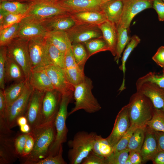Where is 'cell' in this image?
<instances>
[{
	"label": "cell",
	"instance_id": "obj_1",
	"mask_svg": "<svg viewBox=\"0 0 164 164\" xmlns=\"http://www.w3.org/2000/svg\"><path fill=\"white\" fill-rule=\"evenodd\" d=\"M55 121L39 125L29 132L34 139L33 149L24 164H36L48 156L56 137Z\"/></svg>",
	"mask_w": 164,
	"mask_h": 164
},
{
	"label": "cell",
	"instance_id": "obj_2",
	"mask_svg": "<svg viewBox=\"0 0 164 164\" xmlns=\"http://www.w3.org/2000/svg\"><path fill=\"white\" fill-rule=\"evenodd\" d=\"M130 126L145 127L152 118L154 108L149 98L136 91L131 97L128 104Z\"/></svg>",
	"mask_w": 164,
	"mask_h": 164
},
{
	"label": "cell",
	"instance_id": "obj_3",
	"mask_svg": "<svg viewBox=\"0 0 164 164\" xmlns=\"http://www.w3.org/2000/svg\"><path fill=\"white\" fill-rule=\"evenodd\" d=\"M93 87L92 80L86 76L83 82L74 86L73 97L75 100V106L69 115L81 109L90 113L101 109L100 104L92 93Z\"/></svg>",
	"mask_w": 164,
	"mask_h": 164
},
{
	"label": "cell",
	"instance_id": "obj_4",
	"mask_svg": "<svg viewBox=\"0 0 164 164\" xmlns=\"http://www.w3.org/2000/svg\"><path fill=\"white\" fill-rule=\"evenodd\" d=\"M97 135L93 132L80 131L75 135L73 139L69 141L68 145L70 149L68 155L70 164L82 163L92 151Z\"/></svg>",
	"mask_w": 164,
	"mask_h": 164
},
{
	"label": "cell",
	"instance_id": "obj_5",
	"mask_svg": "<svg viewBox=\"0 0 164 164\" xmlns=\"http://www.w3.org/2000/svg\"><path fill=\"white\" fill-rule=\"evenodd\" d=\"M73 96V91H72L62 94L59 109L55 121L56 137L50 149L49 156L56 155L63 144L67 141L68 132L66 123L68 114L67 109Z\"/></svg>",
	"mask_w": 164,
	"mask_h": 164
},
{
	"label": "cell",
	"instance_id": "obj_6",
	"mask_svg": "<svg viewBox=\"0 0 164 164\" xmlns=\"http://www.w3.org/2000/svg\"><path fill=\"white\" fill-rule=\"evenodd\" d=\"M70 14L58 1L36 0L30 4L25 14L40 21L53 17Z\"/></svg>",
	"mask_w": 164,
	"mask_h": 164
},
{
	"label": "cell",
	"instance_id": "obj_7",
	"mask_svg": "<svg viewBox=\"0 0 164 164\" xmlns=\"http://www.w3.org/2000/svg\"><path fill=\"white\" fill-rule=\"evenodd\" d=\"M29 40L15 38L7 46V56L21 67L28 82L29 81L32 73L29 50Z\"/></svg>",
	"mask_w": 164,
	"mask_h": 164
},
{
	"label": "cell",
	"instance_id": "obj_8",
	"mask_svg": "<svg viewBox=\"0 0 164 164\" xmlns=\"http://www.w3.org/2000/svg\"><path fill=\"white\" fill-rule=\"evenodd\" d=\"M28 46L32 71L52 64L45 37L30 39Z\"/></svg>",
	"mask_w": 164,
	"mask_h": 164
},
{
	"label": "cell",
	"instance_id": "obj_9",
	"mask_svg": "<svg viewBox=\"0 0 164 164\" xmlns=\"http://www.w3.org/2000/svg\"><path fill=\"white\" fill-rule=\"evenodd\" d=\"M33 88L28 82L21 96L9 106L6 107L7 122L9 128H12L17 125V118L25 116Z\"/></svg>",
	"mask_w": 164,
	"mask_h": 164
},
{
	"label": "cell",
	"instance_id": "obj_10",
	"mask_svg": "<svg viewBox=\"0 0 164 164\" xmlns=\"http://www.w3.org/2000/svg\"><path fill=\"white\" fill-rule=\"evenodd\" d=\"M62 96V94L55 89L44 93L42 101L39 126L55 121Z\"/></svg>",
	"mask_w": 164,
	"mask_h": 164
},
{
	"label": "cell",
	"instance_id": "obj_11",
	"mask_svg": "<svg viewBox=\"0 0 164 164\" xmlns=\"http://www.w3.org/2000/svg\"><path fill=\"white\" fill-rule=\"evenodd\" d=\"M123 10L120 21L116 26L129 29L135 16L144 10L152 8L153 0H122Z\"/></svg>",
	"mask_w": 164,
	"mask_h": 164
},
{
	"label": "cell",
	"instance_id": "obj_12",
	"mask_svg": "<svg viewBox=\"0 0 164 164\" xmlns=\"http://www.w3.org/2000/svg\"><path fill=\"white\" fill-rule=\"evenodd\" d=\"M47 31L40 22L30 16H26L19 22L15 38L29 40L45 37Z\"/></svg>",
	"mask_w": 164,
	"mask_h": 164
},
{
	"label": "cell",
	"instance_id": "obj_13",
	"mask_svg": "<svg viewBox=\"0 0 164 164\" xmlns=\"http://www.w3.org/2000/svg\"><path fill=\"white\" fill-rule=\"evenodd\" d=\"M66 32L71 44L83 43L93 39L102 37V32L97 25L75 24Z\"/></svg>",
	"mask_w": 164,
	"mask_h": 164
},
{
	"label": "cell",
	"instance_id": "obj_14",
	"mask_svg": "<svg viewBox=\"0 0 164 164\" xmlns=\"http://www.w3.org/2000/svg\"><path fill=\"white\" fill-rule=\"evenodd\" d=\"M130 126L128 104L123 107L116 116L112 131L106 138L114 147Z\"/></svg>",
	"mask_w": 164,
	"mask_h": 164
},
{
	"label": "cell",
	"instance_id": "obj_15",
	"mask_svg": "<svg viewBox=\"0 0 164 164\" xmlns=\"http://www.w3.org/2000/svg\"><path fill=\"white\" fill-rule=\"evenodd\" d=\"M111 0H62L58 1L70 14L85 11L101 12L103 5Z\"/></svg>",
	"mask_w": 164,
	"mask_h": 164
},
{
	"label": "cell",
	"instance_id": "obj_16",
	"mask_svg": "<svg viewBox=\"0 0 164 164\" xmlns=\"http://www.w3.org/2000/svg\"><path fill=\"white\" fill-rule=\"evenodd\" d=\"M44 93L33 89L32 93L25 115L31 130L39 125L42 101Z\"/></svg>",
	"mask_w": 164,
	"mask_h": 164
},
{
	"label": "cell",
	"instance_id": "obj_17",
	"mask_svg": "<svg viewBox=\"0 0 164 164\" xmlns=\"http://www.w3.org/2000/svg\"><path fill=\"white\" fill-rule=\"evenodd\" d=\"M63 70L68 83L74 87L75 86L82 82L85 79V76L84 70L80 68L76 63L71 47L66 52Z\"/></svg>",
	"mask_w": 164,
	"mask_h": 164
},
{
	"label": "cell",
	"instance_id": "obj_18",
	"mask_svg": "<svg viewBox=\"0 0 164 164\" xmlns=\"http://www.w3.org/2000/svg\"><path fill=\"white\" fill-rule=\"evenodd\" d=\"M136 86L137 91L149 98L155 109L164 112V88L149 82Z\"/></svg>",
	"mask_w": 164,
	"mask_h": 164
},
{
	"label": "cell",
	"instance_id": "obj_19",
	"mask_svg": "<svg viewBox=\"0 0 164 164\" xmlns=\"http://www.w3.org/2000/svg\"><path fill=\"white\" fill-rule=\"evenodd\" d=\"M55 89L62 94L73 91L74 87L67 82L63 68L53 64L44 67Z\"/></svg>",
	"mask_w": 164,
	"mask_h": 164
},
{
	"label": "cell",
	"instance_id": "obj_20",
	"mask_svg": "<svg viewBox=\"0 0 164 164\" xmlns=\"http://www.w3.org/2000/svg\"><path fill=\"white\" fill-rule=\"evenodd\" d=\"M14 132L0 134V164L13 163L18 157L15 150Z\"/></svg>",
	"mask_w": 164,
	"mask_h": 164
},
{
	"label": "cell",
	"instance_id": "obj_21",
	"mask_svg": "<svg viewBox=\"0 0 164 164\" xmlns=\"http://www.w3.org/2000/svg\"><path fill=\"white\" fill-rule=\"evenodd\" d=\"M158 152L155 131L146 126L145 139L140 152L142 163L152 161Z\"/></svg>",
	"mask_w": 164,
	"mask_h": 164
},
{
	"label": "cell",
	"instance_id": "obj_22",
	"mask_svg": "<svg viewBox=\"0 0 164 164\" xmlns=\"http://www.w3.org/2000/svg\"><path fill=\"white\" fill-rule=\"evenodd\" d=\"M40 22L47 32L66 31L76 24L70 14L57 16Z\"/></svg>",
	"mask_w": 164,
	"mask_h": 164
},
{
	"label": "cell",
	"instance_id": "obj_23",
	"mask_svg": "<svg viewBox=\"0 0 164 164\" xmlns=\"http://www.w3.org/2000/svg\"><path fill=\"white\" fill-rule=\"evenodd\" d=\"M76 24L98 26L107 20L102 12L85 11L70 14Z\"/></svg>",
	"mask_w": 164,
	"mask_h": 164
},
{
	"label": "cell",
	"instance_id": "obj_24",
	"mask_svg": "<svg viewBox=\"0 0 164 164\" xmlns=\"http://www.w3.org/2000/svg\"><path fill=\"white\" fill-rule=\"evenodd\" d=\"M29 82L34 89L42 92L55 89L44 67L32 71Z\"/></svg>",
	"mask_w": 164,
	"mask_h": 164
},
{
	"label": "cell",
	"instance_id": "obj_25",
	"mask_svg": "<svg viewBox=\"0 0 164 164\" xmlns=\"http://www.w3.org/2000/svg\"><path fill=\"white\" fill-rule=\"evenodd\" d=\"M100 29L102 38L107 43L109 51L115 56L117 39L116 25L107 20L98 26Z\"/></svg>",
	"mask_w": 164,
	"mask_h": 164
},
{
	"label": "cell",
	"instance_id": "obj_26",
	"mask_svg": "<svg viewBox=\"0 0 164 164\" xmlns=\"http://www.w3.org/2000/svg\"><path fill=\"white\" fill-rule=\"evenodd\" d=\"M123 7L122 0H111L103 5L101 12L107 20L115 23L116 25L120 19Z\"/></svg>",
	"mask_w": 164,
	"mask_h": 164
},
{
	"label": "cell",
	"instance_id": "obj_27",
	"mask_svg": "<svg viewBox=\"0 0 164 164\" xmlns=\"http://www.w3.org/2000/svg\"><path fill=\"white\" fill-rule=\"evenodd\" d=\"M45 38L47 41L64 53L72 45L66 31H47Z\"/></svg>",
	"mask_w": 164,
	"mask_h": 164
},
{
	"label": "cell",
	"instance_id": "obj_28",
	"mask_svg": "<svg viewBox=\"0 0 164 164\" xmlns=\"http://www.w3.org/2000/svg\"><path fill=\"white\" fill-rule=\"evenodd\" d=\"M24 80H26L25 76L21 67L13 59L7 56L5 67V83L17 82Z\"/></svg>",
	"mask_w": 164,
	"mask_h": 164
},
{
	"label": "cell",
	"instance_id": "obj_29",
	"mask_svg": "<svg viewBox=\"0 0 164 164\" xmlns=\"http://www.w3.org/2000/svg\"><path fill=\"white\" fill-rule=\"evenodd\" d=\"M31 3L18 0H5L0 2V9L8 13L25 14Z\"/></svg>",
	"mask_w": 164,
	"mask_h": 164
},
{
	"label": "cell",
	"instance_id": "obj_30",
	"mask_svg": "<svg viewBox=\"0 0 164 164\" xmlns=\"http://www.w3.org/2000/svg\"><path fill=\"white\" fill-rule=\"evenodd\" d=\"M28 82L26 80L15 82L4 90L6 107L10 105L21 96Z\"/></svg>",
	"mask_w": 164,
	"mask_h": 164
},
{
	"label": "cell",
	"instance_id": "obj_31",
	"mask_svg": "<svg viewBox=\"0 0 164 164\" xmlns=\"http://www.w3.org/2000/svg\"><path fill=\"white\" fill-rule=\"evenodd\" d=\"M141 39L138 36L136 35L133 36L131 37L130 41L127 45L126 48L124 51L121 58V64L119 66L120 70L123 72V79L121 85L118 91L121 92L125 88V75L126 70L125 64L129 55L134 49L140 42Z\"/></svg>",
	"mask_w": 164,
	"mask_h": 164
},
{
	"label": "cell",
	"instance_id": "obj_32",
	"mask_svg": "<svg viewBox=\"0 0 164 164\" xmlns=\"http://www.w3.org/2000/svg\"><path fill=\"white\" fill-rule=\"evenodd\" d=\"M117 39L116 54L114 60L118 64L119 60L125 48L130 40L131 37L129 34V29L116 26Z\"/></svg>",
	"mask_w": 164,
	"mask_h": 164
},
{
	"label": "cell",
	"instance_id": "obj_33",
	"mask_svg": "<svg viewBox=\"0 0 164 164\" xmlns=\"http://www.w3.org/2000/svg\"><path fill=\"white\" fill-rule=\"evenodd\" d=\"M145 127L137 128L133 132L127 147L129 152L135 151L140 153L145 139Z\"/></svg>",
	"mask_w": 164,
	"mask_h": 164
},
{
	"label": "cell",
	"instance_id": "obj_34",
	"mask_svg": "<svg viewBox=\"0 0 164 164\" xmlns=\"http://www.w3.org/2000/svg\"><path fill=\"white\" fill-rule=\"evenodd\" d=\"M92 151L95 153L106 158L113 152V147L109 143L107 138L97 135Z\"/></svg>",
	"mask_w": 164,
	"mask_h": 164
},
{
	"label": "cell",
	"instance_id": "obj_35",
	"mask_svg": "<svg viewBox=\"0 0 164 164\" xmlns=\"http://www.w3.org/2000/svg\"><path fill=\"white\" fill-rule=\"evenodd\" d=\"M83 44L87 50L89 58L98 53L109 51L108 45L102 37L93 39Z\"/></svg>",
	"mask_w": 164,
	"mask_h": 164
},
{
	"label": "cell",
	"instance_id": "obj_36",
	"mask_svg": "<svg viewBox=\"0 0 164 164\" xmlns=\"http://www.w3.org/2000/svg\"><path fill=\"white\" fill-rule=\"evenodd\" d=\"M46 42L49 56L51 64L63 69L66 53L60 51L47 40Z\"/></svg>",
	"mask_w": 164,
	"mask_h": 164
},
{
	"label": "cell",
	"instance_id": "obj_37",
	"mask_svg": "<svg viewBox=\"0 0 164 164\" xmlns=\"http://www.w3.org/2000/svg\"><path fill=\"white\" fill-rule=\"evenodd\" d=\"M71 49L76 63L80 68L84 70L85 64L89 58L84 45L81 43L72 44Z\"/></svg>",
	"mask_w": 164,
	"mask_h": 164
},
{
	"label": "cell",
	"instance_id": "obj_38",
	"mask_svg": "<svg viewBox=\"0 0 164 164\" xmlns=\"http://www.w3.org/2000/svg\"><path fill=\"white\" fill-rule=\"evenodd\" d=\"M19 22L0 30V46H7L15 38Z\"/></svg>",
	"mask_w": 164,
	"mask_h": 164
},
{
	"label": "cell",
	"instance_id": "obj_39",
	"mask_svg": "<svg viewBox=\"0 0 164 164\" xmlns=\"http://www.w3.org/2000/svg\"><path fill=\"white\" fill-rule=\"evenodd\" d=\"M146 126L155 131L164 132V112L154 108L153 116Z\"/></svg>",
	"mask_w": 164,
	"mask_h": 164
},
{
	"label": "cell",
	"instance_id": "obj_40",
	"mask_svg": "<svg viewBox=\"0 0 164 164\" xmlns=\"http://www.w3.org/2000/svg\"><path fill=\"white\" fill-rule=\"evenodd\" d=\"M162 72L161 74H158L154 72H150L139 78L136 82V85L149 82L164 88V68H163Z\"/></svg>",
	"mask_w": 164,
	"mask_h": 164
},
{
	"label": "cell",
	"instance_id": "obj_41",
	"mask_svg": "<svg viewBox=\"0 0 164 164\" xmlns=\"http://www.w3.org/2000/svg\"><path fill=\"white\" fill-rule=\"evenodd\" d=\"M129 151L127 148L120 152H113L105 159V164H125L128 158Z\"/></svg>",
	"mask_w": 164,
	"mask_h": 164
},
{
	"label": "cell",
	"instance_id": "obj_42",
	"mask_svg": "<svg viewBox=\"0 0 164 164\" xmlns=\"http://www.w3.org/2000/svg\"><path fill=\"white\" fill-rule=\"evenodd\" d=\"M137 128L134 126H130L126 132L113 147V153H117L127 148L130 138Z\"/></svg>",
	"mask_w": 164,
	"mask_h": 164
},
{
	"label": "cell",
	"instance_id": "obj_43",
	"mask_svg": "<svg viewBox=\"0 0 164 164\" xmlns=\"http://www.w3.org/2000/svg\"><path fill=\"white\" fill-rule=\"evenodd\" d=\"M7 56V46H1L0 48V87L1 89L3 90L5 89V67Z\"/></svg>",
	"mask_w": 164,
	"mask_h": 164
},
{
	"label": "cell",
	"instance_id": "obj_44",
	"mask_svg": "<svg viewBox=\"0 0 164 164\" xmlns=\"http://www.w3.org/2000/svg\"><path fill=\"white\" fill-rule=\"evenodd\" d=\"M27 133H19L15 135L14 144L16 153L21 157L26 144Z\"/></svg>",
	"mask_w": 164,
	"mask_h": 164
},
{
	"label": "cell",
	"instance_id": "obj_45",
	"mask_svg": "<svg viewBox=\"0 0 164 164\" xmlns=\"http://www.w3.org/2000/svg\"><path fill=\"white\" fill-rule=\"evenodd\" d=\"M63 145L59 150L58 153L56 155H49L46 158L36 162V164H66L62 156Z\"/></svg>",
	"mask_w": 164,
	"mask_h": 164
},
{
	"label": "cell",
	"instance_id": "obj_46",
	"mask_svg": "<svg viewBox=\"0 0 164 164\" xmlns=\"http://www.w3.org/2000/svg\"><path fill=\"white\" fill-rule=\"evenodd\" d=\"M25 16V14H16L8 13L3 22L0 24V30L19 22Z\"/></svg>",
	"mask_w": 164,
	"mask_h": 164
},
{
	"label": "cell",
	"instance_id": "obj_47",
	"mask_svg": "<svg viewBox=\"0 0 164 164\" xmlns=\"http://www.w3.org/2000/svg\"><path fill=\"white\" fill-rule=\"evenodd\" d=\"M106 158L91 151L84 159L82 164H105Z\"/></svg>",
	"mask_w": 164,
	"mask_h": 164
},
{
	"label": "cell",
	"instance_id": "obj_48",
	"mask_svg": "<svg viewBox=\"0 0 164 164\" xmlns=\"http://www.w3.org/2000/svg\"><path fill=\"white\" fill-rule=\"evenodd\" d=\"M34 144V139L29 132L27 133L26 142L21 157L25 159L32 152Z\"/></svg>",
	"mask_w": 164,
	"mask_h": 164
},
{
	"label": "cell",
	"instance_id": "obj_49",
	"mask_svg": "<svg viewBox=\"0 0 164 164\" xmlns=\"http://www.w3.org/2000/svg\"><path fill=\"white\" fill-rule=\"evenodd\" d=\"M152 8L157 12L159 20L164 21V2L162 0H153Z\"/></svg>",
	"mask_w": 164,
	"mask_h": 164
},
{
	"label": "cell",
	"instance_id": "obj_50",
	"mask_svg": "<svg viewBox=\"0 0 164 164\" xmlns=\"http://www.w3.org/2000/svg\"><path fill=\"white\" fill-rule=\"evenodd\" d=\"M153 60L159 66L164 67V46H161L152 57Z\"/></svg>",
	"mask_w": 164,
	"mask_h": 164
},
{
	"label": "cell",
	"instance_id": "obj_51",
	"mask_svg": "<svg viewBox=\"0 0 164 164\" xmlns=\"http://www.w3.org/2000/svg\"><path fill=\"white\" fill-rule=\"evenodd\" d=\"M157 139L158 152H164V132L155 131Z\"/></svg>",
	"mask_w": 164,
	"mask_h": 164
},
{
	"label": "cell",
	"instance_id": "obj_52",
	"mask_svg": "<svg viewBox=\"0 0 164 164\" xmlns=\"http://www.w3.org/2000/svg\"><path fill=\"white\" fill-rule=\"evenodd\" d=\"M128 158L132 164L142 163V158L140 153L135 152H129Z\"/></svg>",
	"mask_w": 164,
	"mask_h": 164
},
{
	"label": "cell",
	"instance_id": "obj_53",
	"mask_svg": "<svg viewBox=\"0 0 164 164\" xmlns=\"http://www.w3.org/2000/svg\"><path fill=\"white\" fill-rule=\"evenodd\" d=\"M152 161L154 164H164V152H159Z\"/></svg>",
	"mask_w": 164,
	"mask_h": 164
},
{
	"label": "cell",
	"instance_id": "obj_54",
	"mask_svg": "<svg viewBox=\"0 0 164 164\" xmlns=\"http://www.w3.org/2000/svg\"><path fill=\"white\" fill-rule=\"evenodd\" d=\"M27 120L25 116H22L19 117L17 120V125L20 126L27 123Z\"/></svg>",
	"mask_w": 164,
	"mask_h": 164
},
{
	"label": "cell",
	"instance_id": "obj_55",
	"mask_svg": "<svg viewBox=\"0 0 164 164\" xmlns=\"http://www.w3.org/2000/svg\"><path fill=\"white\" fill-rule=\"evenodd\" d=\"M20 128L21 132L24 133H29L31 130L30 127L28 123L20 126Z\"/></svg>",
	"mask_w": 164,
	"mask_h": 164
},
{
	"label": "cell",
	"instance_id": "obj_56",
	"mask_svg": "<svg viewBox=\"0 0 164 164\" xmlns=\"http://www.w3.org/2000/svg\"><path fill=\"white\" fill-rule=\"evenodd\" d=\"M7 12L5 11L0 9V24L3 22Z\"/></svg>",
	"mask_w": 164,
	"mask_h": 164
},
{
	"label": "cell",
	"instance_id": "obj_57",
	"mask_svg": "<svg viewBox=\"0 0 164 164\" xmlns=\"http://www.w3.org/2000/svg\"><path fill=\"white\" fill-rule=\"evenodd\" d=\"M36 0H20V1L28 2L29 3H32Z\"/></svg>",
	"mask_w": 164,
	"mask_h": 164
},
{
	"label": "cell",
	"instance_id": "obj_58",
	"mask_svg": "<svg viewBox=\"0 0 164 164\" xmlns=\"http://www.w3.org/2000/svg\"><path fill=\"white\" fill-rule=\"evenodd\" d=\"M125 164H132L131 162L130 161V160L128 158L126 160L125 162Z\"/></svg>",
	"mask_w": 164,
	"mask_h": 164
},
{
	"label": "cell",
	"instance_id": "obj_59",
	"mask_svg": "<svg viewBox=\"0 0 164 164\" xmlns=\"http://www.w3.org/2000/svg\"><path fill=\"white\" fill-rule=\"evenodd\" d=\"M5 0H9V1H12V0H18V1H20V0H0V2L3 1H5Z\"/></svg>",
	"mask_w": 164,
	"mask_h": 164
},
{
	"label": "cell",
	"instance_id": "obj_60",
	"mask_svg": "<svg viewBox=\"0 0 164 164\" xmlns=\"http://www.w3.org/2000/svg\"><path fill=\"white\" fill-rule=\"evenodd\" d=\"M47 0L58 1H61V0Z\"/></svg>",
	"mask_w": 164,
	"mask_h": 164
},
{
	"label": "cell",
	"instance_id": "obj_61",
	"mask_svg": "<svg viewBox=\"0 0 164 164\" xmlns=\"http://www.w3.org/2000/svg\"><path fill=\"white\" fill-rule=\"evenodd\" d=\"M162 0V1L164 2V0Z\"/></svg>",
	"mask_w": 164,
	"mask_h": 164
},
{
	"label": "cell",
	"instance_id": "obj_62",
	"mask_svg": "<svg viewBox=\"0 0 164 164\" xmlns=\"http://www.w3.org/2000/svg\"></svg>",
	"mask_w": 164,
	"mask_h": 164
}]
</instances>
